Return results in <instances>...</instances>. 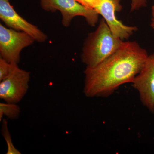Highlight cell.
<instances>
[{"instance_id": "cell-4", "label": "cell", "mask_w": 154, "mask_h": 154, "mask_svg": "<svg viewBox=\"0 0 154 154\" xmlns=\"http://www.w3.org/2000/svg\"><path fill=\"white\" fill-rule=\"evenodd\" d=\"M34 41L25 32L8 28L0 24V55L10 63L18 64L22 50L31 45Z\"/></svg>"}, {"instance_id": "cell-15", "label": "cell", "mask_w": 154, "mask_h": 154, "mask_svg": "<svg viewBox=\"0 0 154 154\" xmlns=\"http://www.w3.org/2000/svg\"><path fill=\"white\" fill-rule=\"evenodd\" d=\"M152 14L153 18L154 19V6L152 8Z\"/></svg>"}, {"instance_id": "cell-10", "label": "cell", "mask_w": 154, "mask_h": 154, "mask_svg": "<svg viewBox=\"0 0 154 154\" xmlns=\"http://www.w3.org/2000/svg\"><path fill=\"white\" fill-rule=\"evenodd\" d=\"M2 132L8 146L7 154H20L21 153L14 146L12 142L11 134L8 128V122L6 119L2 120Z\"/></svg>"}, {"instance_id": "cell-7", "label": "cell", "mask_w": 154, "mask_h": 154, "mask_svg": "<svg viewBox=\"0 0 154 154\" xmlns=\"http://www.w3.org/2000/svg\"><path fill=\"white\" fill-rule=\"evenodd\" d=\"M0 18L10 28L27 33L35 41L43 42L47 40V35L21 17L11 5L9 0H0Z\"/></svg>"}, {"instance_id": "cell-6", "label": "cell", "mask_w": 154, "mask_h": 154, "mask_svg": "<svg viewBox=\"0 0 154 154\" xmlns=\"http://www.w3.org/2000/svg\"><path fill=\"white\" fill-rule=\"evenodd\" d=\"M131 84L138 93L143 105L154 113V53L148 56Z\"/></svg>"}, {"instance_id": "cell-3", "label": "cell", "mask_w": 154, "mask_h": 154, "mask_svg": "<svg viewBox=\"0 0 154 154\" xmlns=\"http://www.w3.org/2000/svg\"><path fill=\"white\" fill-rule=\"evenodd\" d=\"M42 9L48 12L59 11L62 16L63 26L68 27L74 17H85L88 24L94 26L98 21L99 14L95 10L87 8L76 0H40Z\"/></svg>"}, {"instance_id": "cell-12", "label": "cell", "mask_w": 154, "mask_h": 154, "mask_svg": "<svg viewBox=\"0 0 154 154\" xmlns=\"http://www.w3.org/2000/svg\"><path fill=\"white\" fill-rule=\"evenodd\" d=\"M87 8L96 9L102 4L103 0H76Z\"/></svg>"}, {"instance_id": "cell-9", "label": "cell", "mask_w": 154, "mask_h": 154, "mask_svg": "<svg viewBox=\"0 0 154 154\" xmlns=\"http://www.w3.org/2000/svg\"><path fill=\"white\" fill-rule=\"evenodd\" d=\"M21 112V109L16 103L1 102L0 103V121L4 116L11 119L19 118Z\"/></svg>"}, {"instance_id": "cell-8", "label": "cell", "mask_w": 154, "mask_h": 154, "mask_svg": "<svg viewBox=\"0 0 154 154\" xmlns=\"http://www.w3.org/2000/svg\"><path fill=\"white\" fill-rule=\"evenodd\" d=\"M119 2L120 0H103L95 10L105 19L114 36L123 40L129 38L137 28L125 25L117 19L116 12L122 9Z\"/></svg>"}, {"instance_id": "cell-1", "label": "cell", "mask_w": 154, "mask_h": 154, "mask_svg": "<svg viewBox=\"0 0 154 154\" xmlns=\"http://www.w3.org/2000/svg\"><path fill=\"white\" fill-rule=\"evenodd\" d=\"M136 42H123L118 49L100 63L87 66L84 92L87 97H107L123 84L132 83L148 57Z\"/></svg>"}, {"instance_id": "cell-11", "label": "cell", "mask_w": 154, "mask_h": 154, "mask_svg": "<svg viewBox=\"0 0 154 154\" xmlns=\"http://www.w3.org/2000/svg\"><path fill=\"white\" fill-rule=\"evenodd\" d=\"M16 64L10 63L0 57V82L7 78L14 68Z\"/></svg>"}, {"instance_id": "cell-5", "label": "cell", "mask_w": 154, "mask_h": 154, "mask_svg": "<svg viewBox=\"0 0 154 154\" xmlns=\"http://www.w3.org/2000/svg\"><path fill=\"white\" fill-rule=\"evenodd\" d=\"M30 72L15 65L10 74L0 83V98L8 103H18L22 100L29 88Z\"/></svg>"}, {"instance_id": "cell-14", "label": "cell", "mask_w": 154, "mask_h": 154, "mask_svg": "<svg viewBox=\"0 0 154 154\" xmlns=\"http://www.w3.org/2000/svg\"><path fill=\"white\" fill-rule=\"evenodd\" d=\"M151 26L152 28L154 29V19L152 18L151 22Z\"/></svg>"}, {"instance_id": "cell-2", "label": "cell", "mask_w": 154, "mask_h": 154, "mask_svg": "<svg viewBox=\"0 0 154 154\" xmlns=\"http://www.w3.org/2000/svg\"><path fill=\"white\" fill-rule=\"evenodd\" d=\"M122 42V40L114 36L102 18L98 28L88 35L85 42L82 60L87 66H96L113 54Z\"/></svg>"}, {"instance_id": "cell-13", "label": "cell", "mask_w": 154, "mask_h": 154, "mask_svg": "<svg viewBox=\"0 0 154 154\" xmlns=\"http://www.w3.org/2000/svg\"><path fill=\"white\" fill-rule=\"evenodd\" d=\"M147 0H131V11L139 10L146 5Z\"/></svg>"}]
</instances>
